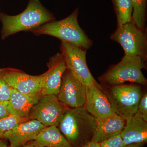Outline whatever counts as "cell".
<instances>
[{"label":"cell","instance_id":"obj_1","mask_svg":"<svg viewBox=\"0 0 147 147\" xmlns=\"http://www.w3.org/2000/svg\"><path fill=\"white\" fill-rule=\"evenodd\" d=\"M55 20L53 13L42 5L40 0H30L26 9L18 15L10 16L0 13V21L2 24V39L19 32L31 31Z\"/></svg>","mask_w":147,"mask_h":147},{"label":"cell","instance_id":"obj_2","mask_svg":"<svg viewBox=\"0 0 147 147\" xmlns=\"http://www.w3.org/2000/svg\"><path fill=\"white\" fill-rule=\"evenodd\" d=\"M58 128L74 147H81L91 140L96 127L95 118L84 108H68Z\"/></svg>","mask_w":147,"mask_h":147},{"label":"cell","instance_id":"obj_3","mask_svg":"<svg viewBox=\"0 0 147 147\" xmlns=\"http://www.w3.org/2000/svg\"><path fill=\"white\" fill-rule=\"evenodd\" d=\"M78 9L69 16L59 21H52L43 24L31 31L37 36L48 35L55 37L61 41L76 45L84 50L92 47L93 42L79 26Z\"/></svg>","mask_w":147,"mask_h":147},{"label":"cell","instance_id":"obj_4","mask_svg":"<svg viewBox=\"0 0 147 147\" xmlns=\"http://www.w3.org/2000/svg\"><path fill=\"white\" fill-rule=\"evenodd\" d=\"M100 89L106 95L113 112L126 121L134 115L142 95L141 87L132 84H119Z\"/></svg>","mask_w":147,"mask_h":147},{"label":"cell","instance_id":"obj_5","mask_svg":"<svg viewBox=\"0 0 147 147\" xmlns=\"http://www.w3.org/2000/svg\"><path fill=\"white\" fill-rule=\"evenodd\" d=\"M145 62L138 56H125L119 62L110 67L98 78L104 84L119 85L125 82L146 85L147 80L142 69L146 68Z\"/></svg>","mask_w":147,"mask_h":147},{"label":"cell","instance_id":"obj_6","mask_svg":"<svg viewBox=\"0 0 147 147\" xmlns=\"http://www.w3.org/2000/svg\"><path fill=\"white\" fill-rule=\"evenodd\" d=\"M110 38L121 45L125 56H138L144 61H146V30L140 28L132 21L117 27Z\"/></svg>","mask_w":147,"mask_h":147},{"label":"cell","instance_id":"obj_7","mask_svg":"<svg viewBox=\"0 0 147 147\" xmlns=\"http://www.w3.org/2000/svg\"><path fill=\"white\" fill-rule=\"evenodd\" d=\"M61 53L63 55L67 68L86 86H96L100 88L92 75L86 61V50L68 42L61 41Z\"/></svg>","mask_w":147,"mask_h":147},{"label":"cell","instance_id":"obj_8","mask_svg":"<svg viewBox=\"0 0 147 147\" xmlns=\"http://www.w3.org/2000/svg\"><path fill=\"white\" fill-rule=\"evenodd\" d=\"M69 107L61 102L57 95L42 96L33 107L29 115L30 120L38 121L45 127L57 126L63 115Z\"/></svg>","mask_w":147,"mask_h":147},{"label":"cell","instance_id":"obj_9","mask_svg":"<svg viewBox=\"0 0 147 147\" xmlns=\"http://www.w3.org/2000/svg\"><path fill=\"white\" fill-rule=\"evenodd\" d=\"M0 75L11 88L26 94H32L41 90L45 74L33 76L12 68L0 69Z\"/></svg>","mask_w":147,"mask_h":147},{"label":"cell","instance_id":"obj_10","mask_svg":"<svg viewBox=\"0 0 147 147\" xmlns=\"http://www.w3.org/2000/svg\"><path fill=\"white\" fill-rule=\"evenodd\" d=\"M59 100L68 107H84L86 102V86L67 68L63 75L59 93Z\"/></svg>","mask_w":147,"mask_h":147},{"label":"cell","instance_id":"obj_11","mask_svg":"<svg viewBox=\"0 0 147 147\" xmlns=\"http://www.w3.org/2000/svg\"><path fill=\"white\" fill-rule=\"evenodd\" d=\"M47 65L48 69L45 73V79L40 92L42 96H57L60 88L63 75L67 69L63 55L61 53H57L50 58Z\"/></svg>","mask_w":147,"mask_h":147},{"label":"cell","instance_id":"obj_12","mask_svg":"<svg viewBox=\"0 0 147 147\" xmlns=\"http://www.w3.org/2000/svg\"><path fill=\"white\" fill-rule=\"evenodd\" d=\"M45 127L36 120H29L6 131L4 135V139L8 140L11 147H21L36 139Z\"/></svg>","mask_w":147,"mask_h":147},{"label":"cell","instance_id":"obj_13","mask_svg":"<svg viewBox=\"0 0 147 147\" xmlns=\"http://www.w3.org/2000/svg\"><path fill=\"white\" fill-rule=\"evenodd\" d=\"M86 92L84 108L95 118H102L114 113L108 98L100 88L86 86Z\"/></svg>","mask_w":147,"mask_h":147},{"label":"cell","instance_id":"obj_14","mask_svg":"<svg viewBox=\"0 0 147 147\" xmlns=\"http://www.w3.org/2000/svg\"><path fill=\"white\" fill-rule=\"evenodd\" d=\"M95 129L91 141L100 143L121 134L125 121L114 113L105 117L95 119Z\"/></svg>","mask_w":147,"mask_h":147},{"label":"cell","instance_id":"obj_15","mask_svg":"<svg viewBox=\"0 0 147 147\" xmlns=\"http://www.w3.org/2000/svg\"><path fill=\"white\" fill-rule=\"evenodd\" d=\"M121 136L125 146L147 142V122L137 113L125 121V125Z\"/></svg>","mask_w":147,"mask_h":147},{"label":"cell","instance_id":"obj_16","mask_svg":"<svg viewBox=\"0 0 147 147\" xmlns=\"http://www.w3.org/2000/svg\"><path fill=\"white\" fill-rule=\"evenodd\" d=\"M42 96L40 92L32 94L21 93L11 88L7 110L10 115L24 118L29 117L32 108Z\"/></svg>","mask_w":147,"mask_h":147},{"label":"cell","instance_id":"obj_17","mask_svg":"<svg viewBox=\"0 0 147 147\" xmlns=\"http://www.w3.org/2000/svg\"><path fill=\"white\" fill-rule=\"evenodd\" d=\"M27 144L43 147H74L55 125L45 127L36 139Z\"/></svg>","mask_w":147,"mask_h":147},{"label":"cell","instance_id":"obj_18","mask_svg":"<svg viewBox=\"0 0 147 147\" xmlns=\"http://www.w3.org/2000/svg\"><path fill=\"white\" fill-rule=\"evenodd\" d=\"M115 7L117 27L132 21L133 7L131 0H114Z\"/></svg>","mask_w":147,"mask_h":147},{"label":"cell","instance_id":"obj_19","mask_svg":"<svg viewBox=\"0 0 147 147\" xmlns=\"http://www.w3.org/2000/svg\"><path fill=\"white\" fill-rule=\"evenodd\" d=\"M133 7L132 21L142 30H146L147 0H131Z\"/></svg>","mask_w":147,"mask_h":147},{"label":"cell","instance_id":"obj_20","mask_svg":"<svg viewBox=\"0 0 147 147\" xmlns=\"http://www.w3.org/2000/svg\"><path fill=\"white\" fill-rule=\"evenodd\" d=\"M29 117L24 118L16 115H9L0 119V139H4V135L19 124L29 120Z\"/></svg>","mask_w":147,"mask_h":147},{"label":"cell","instance_id":"obj_21","mask_svg":"<svg viewBox=\"0 0 147 147\" xmlns=\"http://www.w3.org/2000/svg\"><path fill=\"white\" fill-rule=\"evenodd\" d=\"M11 88L0 75V101H9Z\"/></svg>","mask_w":147,"mask_h":147},{"label":"cell","instance_id":"obj_22","mask_svg":"<svg viewBox=\"0 0 147 147\" xmlns=\"http://www.w3.org/2000/svg\"><path fill=\"white\" fill-rule=\"evenodd\" d=\"M100 147H124L125 146L121 134L117 135L100 143Z\"/></svg>","mask_w":147,"mask_h":147},{"label":"cell","instance_id":"obj_23","mask_svg":"<svg viewBox=\"0 0 147 147\" xmlns=\"http://www.w3.org/2000/svg\"><path fill=\"white\" fill-rule=\"evenodd\" d=\"M142 118L147 122V94L145 93L142 95L138 106V111Z\"/></svg>","mask_w":147,"mask_h":147},{"label":"cell","instance_id":"obj_24","mask_svg":"<svg viewBox=\"0 0 147 147\" xmlns=\"http://www.w3.org/2000/svg\"><path fill=\"white\" fill-rule=\"evenodd\" d=\"M8 101H0V119L6 117L10 115L7 110Z\"/></svg>","mask_w":147,"mask_h":147},{"label":"cell","instance_id":"obj_25","mask_svg":"<svg viewBox=\"0 0 147 147\" xmlns=\"http://www.w3.org/2000/svg\"><path fill=\"white\" fill-rule=\"evenodd\" d=\"M100 143L90 141L81 147H100Z\"/></svg>","mask_w":147,"mask_h":147},{"label":"cell","instance_id":"obj_26","mask_svg":"<svg viewBox=\"0 0 147 147\" xmlns=\"http://www.w3.org/2000/svg\"><path fill=\"white\" fill-rule=\"evenodd\" d=\"M146 143H139L135 144H131L127 145L124 147H143Z\"/></svg>","mask_w":147,"mask_h":147},{"label":"cell","instance_id":"obj_27","mask_svg":"<svg viewBox=\"0 0 147 147\" xmlns=\"http://www.w3.org/2000/svg\"><path fill=\"white\" fill-rule=\"evenodd\" d=\"M7 146V143L3 139H0V147H5Z\"/></svg>","mask_w":147,"mask_h":147},{"label":"cell","instance_id":"obj_28","mask_svg":"<svg viewBox=\"0 0 147 147\" xmlns=\"http://www.w3.org/2000/svg\"><path fill=\"white\" fill-rule=\"evenodd\" d=\"M21 147H43L39 146H35V145L31 144H27L26 145Z\"/></svg>","mask_w":147,"mask_h":147},{"label":"cell","instance_id":"obj_29","mask_svg":"<svg viewBox=\"0 0 147 147\" xmlns=\"http://www.w3.org/2000/svg\"><path fill=\"white\" fill-rule=\"evenodd\" d=\"M11 147L10 146H6L5 147Z\"/></svg>","mask_w":147,"mask_h":147}]
</instances>
